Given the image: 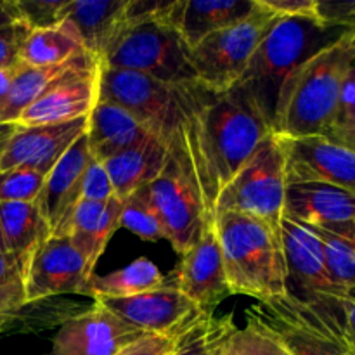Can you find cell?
I'll return each mask as SVG.
<instances>
[{
	"mask_svg": "<svg viewBox=\"0 0 355 355\" xmlns=\"http://www.w3.org/2000/svg\"><path fill=\"white\" fill-rule=\"evenodd\" d=\"M189 90L196 114L205 196L208 211L215 218L214 205L218 193L274 130L245 83L238 82L217 92L193 82Z\"/></svg>",
	"mask_w": 355,
	"mask_h": 355,
	"instance_id": "cell-1",
	"label": "cell"
},
{
	"mask_svg": "<svg viewBox=\"0 0 355 355\" xmlns=\"http://www.w3.org/2000/svg\"><path fill=\"white\" fill-rule=\"evenodd\" d=\"M354 55L355 31H350L304 62L281 89L274 134L288 139L329 137L343 76Z\"/></svg>",
	"mask_w": 355,
	"mask_h": 355,
	"instance_id": "cell-2",
	"label": "cell"
},
{
	"mask_svg": "<svg viewBox=\"0 0 355 355\" xmlns=\"http://www.w3.org/2000/svg\"><path fill=\"white\" fill-rule=\"evenodd\" d=\"M215 227L232 295L259 302L286 295L281 227L236 211L215 214Z\"/></svg>",
	"mask_w": 355,
	"mask_h": 355,
	"instance_id": "cell-3",
	"label": "cell"
},
{
	"mask_svg": "<svg viewBox=\"0 0 355 355\" xmlns=\"http://www.w3.org/2000/svg\"><path fill=\"white\" fill-rule=\"evenodd\" d=\"M350 31L354 30L329 26L312 16L281 17L263 38L239 82L252 90L272 130L284 82L304 62Z\"/></svg>",
	"mask_w": 355,
	"mask_h": 355,
	"instance_id": "cell-4",
	"label": "cell"
},
{
	"mask_svg": "<svg viewBox=\"0 0 355 355\" xmlns=\"http://www.w3.org/2000/svg\"><path fill=\"white\" fill-rule=\"evenodd\" d=\"M191 49L177 28L159 21L125 24L99 59V66L144 73L168 85L198 82Z\"/></svg>",
	"mask_w": 355,
	"mask_h": 355,
	"instance_id": "cell-5",
	"label": "cell"
},
{
	"mask_svg": "<svg viewBox=\"0 0 355 355\" xmlns=\"http://www.w3.org/2000/svg\"><path fill=\"white\" fill-rule=\"evenodd\" d=\"M286 194L284 153L276 134L263 139L255 155L225 184L214 205V215L236 211L281 227Z\"/></svg>",
	"mask_w": 355,
	"mask_h": 355,
	"instance_id": "cell-6",
	"label": "cell"
},
{
	"mask_svg": "<svg viewBox=\"0 0 355 355\" xmlns=\"http://www.w3.org/2000/svg\"><path fill=\"white\" fill-rule=\"evenodd\" d=\"M279 19L257 0V9L246 19L203 38L189 54L198 82L217 92L236 85L259 45Z\"/></svg>",
	"mask_w": 355,
	"mask_h": 355,
	"instance_id": "cell-7",
	"label": "cell"
},
{
	"mask_svg": "<svg viewBox=\"0 0 355 355\" xmlns=\"http://www.w3.org/2000/svg\"><path fill=\"white\" fill-rule=\"evenodd\" d=\"M245 318L279 340L291 355H352L319 322L307 304L288 293L252 305Z\"/></svg>",
	"mask_w": 355,
	"mask_h": 355,
	"instance_id": "cell-8",
	"label": "cell"
},
{
	"mask_svg": "<svg viewBox=\"0 0 355 355\" xmlns=\"http://www.w3.org/2000/svg\"><path fill=\"white\" fill-rule=\"evenodd\" d=\"M92 274L68 236H49L26 257L23 274L26 305L59 295H83Z\"/></svg>",
	"mask_w": 355,
	"mask_h": 355,
	"instance_id": "cell-9",
	"label": "cell"
},
{
	"mask_svg": "<svg viewBox=\"0 0 355 355\" xmlns=\"http://www.w3.org/2000/svg\"><path fill=\"white\" fill-rule=\"evenodd\" d=\"M97 103H111L165 137L173 104V85L139 71L99 66Z\"/></svg>",
	"mask_w": 355,
	"mask_h": 355,
	"instance_id": "cell-10",
	"label": "cell"
},
{
	"mask_svg": "<svg viewBox=\"0 0 355 355\" xmlns=\"http://www.w3.org/2000/svg\"><path fill=\"white\" fill-rule=\"evenodd\" d=\"M96 302L141 331L170 338H177L205 318L200 309L175 286H163L127 298H101Z\"/></svg>",
	"mask_w": 355,
	"mask_h": 355,
	"instance_id": "cell-11",
	"label": "cell"
},
{
	"mask_svg": "<svg viewBox=\"0 0 355 355\" xmlns=\"http://www.w3.org/2000/svg\"><path fill=\"white\" fill-rule=\"evenodd\" d=\"M286 184L322 182L355 193V151L328 137H281Z\"/></svg>",
	"mask_w": 355,
	"mask_h": 355,
	"instance_id": "cell-12",
	"label": "cell"
},
{
	"mask_svg": "<svg viewBox=\"0 0 355 355\" xmlns=\"http://www.w3.org/2000/svg\"><path fill=\"white\" fill-rule=\"evenodd\" d=\"M146 335L94 302L89 311L62 322L51 355H116Z\"/></svg>",
	"mask_w": 355,
	"mask_h": 355,
	"instance_id": "cell-13",
	"label": "cell"
},
{
	"mask_svg": "<svg viewBox=\"0 0 355 355\" xmlns=\"http://www.w3.org/2000/svg\"><path fill=\"white\" fill-rule=\"evenodd\" d=\"M180 257L175 288L200 309L205 318H214L218 305L232 295L215 222Z\"/></svg>",
	"mask_w": 355,
	"mask_h": 355,
	"instance_id": "cell-14",
	"label": "cell"
},
{
	"mask_svg": "<svg viewBox=\"0 0 355 355\" xmlns=\"http://www.w3.org/2000/svg\"><path fill=\"white\" fill-rule=\"evenodd\" d=\"M97 82L99 61L94 58L54 80L51 87L21 113L16 125L35 127L89 116L97 104Z\"/></svg>",
	"mask_w": 355,
	"mask_h": 355,
	"instance_id": "cell-15",
	"label": "cell"
},
{
	"mask_svg": "<svg viewBox=\"0 0 355 355\" xmlns=\"http://www.w3.org/2000/svg\"><path fill=\"white\" fill-rule=\"evenodd\" d=\"M90 162L92 155L85 132L73 142L71 148L45 177L44 187L35 203L51 231V236H68L69 222L82 201L83 180Z\"/></svg>",
	"mask_w": 355,
	"mask_h": 355,
	"instance_id": "cell-16",
	"label": "cell"
},
{
	"mask_svg": "<svg viewBox=\"0 0 355 355\" xmlns=\"http://www.w3.org/2000/svg\"><path fill=\"white\" fill-rule=\"evenodd\" d=\"M87 127L89 116L35 127L19 125L0 155V172L23 166L47 177L55 163L71 148L73 142L85 134Z\"/></svg>",
	"mask_w": 355,
	"mask_h": 355,
	"instance_id": "cell-17",
	"label": "cell"
},
{
	"mask_svg": "<svg viewBox=\"0 0 355 355\" xmlns=\"http://www.w3.org/2000/svg\"><path fill=\"white\" fill-rule=\"evenodd\" d=\"M281 248L286 266V293L300 302L321 295H340L326 270L321 241L291 218H281Z\"/></svg>",
	"mask_w": 355,
	"mask_h": 355,
	"instance_id": "cell-18",
	"label": "cell"
},
{
	"mask_svg": "<svg viewBox=\"0 0 355 355\" xmlns=\"http://www.w3.org/2000/svg\"><path fill=\"white\" fill-rule=\"evenodd\" d=\"M283 215L298 224L318 227L355 224V193L331 184L290 182Z\"/></svg>",
	"mask_w": 355,
	"mask_h": 355,
	"instance_id": "cell-19",
	"label": "cell"
},
{
	"mask_svg": "<svg viewBox=\"0 0 355 355\" xmlns=\"http://www.w3.org/2000/svg\"><path fill=\"white\" fill-rule=\"evenodd\" d=\"M153 137L162 135L151 132L130 113L111 103H97L89 114L87 141L90 155L97 162H106Z\"/></svg>",
	"mask_w": 355,
	"mask_h": 355,
	"instance_id": "cell-20",
	"label": "cell"
},
{
	"mask_svg": "<svg viewBox=\"0 0 355 355\" xmlns=\"http://www.w3.org/2000/svg\"><path fill=\"white\" fill-rule=\"evenodd\" d=\"M127 0H66L59 23L69 21L78 31L85 51L99 61L123 26Z\"/></svg>",
	"mask_w": 355,
	"mask_h": 355,
	"instance_id": "cell-21",
	"label": "cell"
},
{
	"mask_svg": "<svg viewBox=\"0 0 355 355\" xmlns=\"http://www.w3.org/2000/svg\"><path fill=\"white\" fill-rule=\"evenodd\" d=\"M121 201L116 196L110 201L82 200L69 222L68 238L87 260L90 269H96L99 257L106 250L111 236L121 227Z\"/></svg>",
	"mask_w": 355,
	"mask_h": 355,
	"instance_id": "cell-22",
	"label": "cell"
},
{
	"mask_svg": "<svg viewBox=\"0 0 355 355\" xmlns=\"http://www.w3.org/2000/svg\"><path fill=\"white\" fill-rule=\"evenodd\" d=\"M166 162V139L153 137L144 144L101 162L110 173L114 196L120 201L141 187L149 186L162 173Z\"/></svg>",
	"mask_w": 355,
	"mask_h": 355,
	"instance_id": "cell-23",
	"label": "cell"
},
{
	"mask_svg": "<svg viewBox=\"0 0 355 355\" xmlns=\"http://www.w3.org/2000/svg\"><path fill=\"white\" fill-rule=\"evenodd\" d=\"M257 9V0H186L180 35L193 49L208 35L246 19Z\"/></svg>",
	"mask_w": 355,
	"mask_h": 355,
	"instance_id": "cell-24",
	"label": "cell"
},
{
	"mask_svg": "<svg viewBox=\"0 0 355 355\" xmlns=\"http://www.w3.org/2000/svg\"><path fill=\"white\" fill-rule=\"evenodd\" d=\"M90 59H94V55L85 52V54L75 55V58L62 62V64L44 66V68H31V66L26 64H17L12 83H10L9 97H7L6 106H3L2 113H0V123H16L21 113L30 104H33L51 87L54 80H58L59 76L64 75L69 69L85 64Z\"/></svg>",
	"mask_w": 355,
	"mask_h": 355,
	"instance_id": "cell-25",
	"label": "cell"
},
{
	"mask_svg": "<svg viewBox=\"0 0 355 355\" xmlns=\"http://www.w3.org/2000/svg\"><path fill=\"white\" fill-rule=\"evenodd\" d=\"M166 286V279L158 267L146 257L134 260L123 269H118L114 272L92 277L87 283L83 295L92 297L94 302L101 298H127L134 295L146 293V291H155Z\"/></svg>",
	"mask_w": 355,
	"mask_h": 355,
	"instance_id": "cell-26",
	"label": "cell"
},
{
	"mask_svg": "<svg viewBox=\"0 0 355 355\" xmlns=\"http://www.w3.org/2000/svg\"><path fill=\"white\" fill-rule=\"evenodd\" d=\"M85 45L69 21H61L54 26L31 30L21 49V64L31 68L62 64L71 58L85 54Z\"/></svg>",
	"mask_w": 355,
	"mask_h": 355,
	"instance_id": "cell-27",
	"label": "cell"
},
{
	"mask_svg": "<svg viewBox=\"0 0 355 355\" xmlns=\"http://www.w3.org/2000/svg\"><path fill=\"white\" fill-rule=\"evenodd\" d=\"M321 241L326 270L340 295L355 288V224L318 227L302 224Z\"/></svg>",
	"mask_w": 355,
	"mask_h": 355,
	"instance_id": "cell-28",
	"label": "cell"
},
{
	"mask_svg": "<svg viewBox=\"0 0 355 355\" xmlns=\"http://www.w3.org/2000/svg\"><path fill=\"white\" fill-rule=\"evenodd\" d=\"M214 355H291L286 347L269 331L246 318L239 328L231 315L215 318Z\"/></svg>",
	"mask_w": 355,
	"mask_h": 355,
	"instance_id": "cell-29",
	"label": "cell"
},
{
	"mask_svg": "<svg viewBox=\"0 0 355 355\" xmlns=\"http://www.w3.org/2000/svg\"><path fill=\"white\" fill-rule=\"evenodd\" d=\"M0 229L7 252L28 255L40 241L51 236L37 203L2 201L0 203Z\"/></svg>",
	"mask_w": 355,
	"mask_h": 355,
	"instance_id": "cell-30",
	"label": "cell"
},
{
	"mask_svg": "<svg viewBox=\"0 0 355 355\" xmlns=\"http://www.w3.org/2000/svg\"><path fill=\"white\" fill-rule=\"evenodd\" d=\"M309 305L322 326L355 355V302L345 295H321Z\"/></svg>",
	"mask_w": 355,
	"mask_h": 355,
	"instance_id": "cell-31",
	"label": "cell"
},
{
	"mask_svg": "<svg viewBox=\"0 0 355 355\" xmlns=\"http://www.w3.org/2000/svg\"><path fill=\"white\" fill-rule=\"evenodd\" d=\"M120 225L144 241L155 243L165 239L162 220L153 203L149 186L141 187L121 201Z\"/></svg>",
	"mask_w": 355,
	"mask_h": 355,
	"instance_id": "cell-32",
	"label": "cell"
},
{
	"mask_svg": "<svg viewBox=\"0 0 355 355\" xmlns=\"http://www.w3.org/2000/svg\"><path fill=\"white\" fill-rule=\"evenodd\" d=\"M328 139L355 151V55L343 76L335 123Z\"/></svg>",
	"mask_w": 355,
	"mask_h": 355,
	"instance_id": "cell-33",
	"label": "cell"
},
{
	"mask_svg": "<svg viewBox=\"0 0 355 355\" xmlns=\"http://www.w3.org/2000/svg\"><path fill=\"white\" fill-rule=\"evenodd\" d=\"M44 182V173L23 166L0 172V203L2 201L33 203L37 201Z\"/></svg>",
	"mask_w": 355,
	"mask_h": 355,
	"instance_id": "cell-34",
	"label": "cell"
},
{
	"mask_svg": "<svg viewBox=\"0 0 355 355\" xmlns=\"http://www.w3.org/2000/svg\"><path fill=\"white\" fill-rule=\"evenodd\" d=\"M214 318H201L189 329L177 336L175 349L170 355H214Z\"/></svg>",
	"mask_w": 355,
	"mask_h": 355,
	"instance_id": "cell-35",
	"label": "cell"
},
{
	"mask_svg": "<svg viewBox=\"0 0 355 355\" xmlns=\"http://www.w3.org/2000/svg\"><path fill=\"white\" fill-rule=\"evenodd\" d=\"M66 0H16L23 23L31 30L54 26L59 23V10Z\"/></svg>",
	"mask_w": 355,
	"mask_h": 355,
	"instance_id": "cell-36",
	"label": "cell"
},
{
	"mask_svg": "<svg viewBox=\"0 0 355 355\" xmlns=\"http://www.w3.org/2000/svg\"><path fill=\"white\" fill-rule=\"evenodd\" d=\"M31 28L26 23L0 28V69L21 64L19 54Z\"/></svg>",
	"mask_w": 355,
	"mask_h": 355,
	"instance_id": "cell-37",
	"label": "cell"
},
{
	"mask_svg": "<svg viewBox=\"0 0 355 355\" xmlns=\"http://www.w3.org/2000/svg\"><path fill=\"white\" fill-rule=\"evenodd\" d=\"M111 198H114V189L110 173L104 168L103 163L92 158L89 168H87L85 180H83L82 200L104 203V201H110Z\"/></svg>",
	"mask_w": 355,
	"mask_h": 355,
	"instance_id": "cell-38",
	"label": "cell"
},
{
	"mask_svg": "<svg viewBox=\"0 0 355 355\" xmlns=\"http://www.w3.org/2000/svg\"><path fill=\"white\" fill-rule=\"evenodd\" d=\"M315 19L355 31V2H315Z\"/></svg>",
	"mask_w": 355,
	"mask_h": 355,
	"instance_id": "cell-39",
	"label": "cell"
},
{
	"mask_svg": "<svg viewBox=\"0 0 355 355\" xmlns=\"http://www.w3.org/2000/svg\"><path fill=\"white\" fill-rule=\"evenodd\" d=\"M24 305L26 298H24L23 277H17L12 283L0 286V331L17 318Z\"/></svg>",
	"mask_w": 355,
	"mask_h": 355,
	"instance_id": "cell-40",
	"label": "cell"
},
{
	"mask_svg": "<svg viewBox=\"0 0 355 355\" xmlns=\"http://www.w3.org/2000/svg\"><path fill=\"white\" fill-rule=\"evenodd\" d=\"M177 338L162 335H146L116 355H170L175 349Z\"/></svg>",
	"mask_w": 355,
	"mask_h": 355,
	"instance_id": "cell-41",
	"label": "cell"
},
{
	"mask_svg": "<svg viewBox=\"0 0 355 355\" xmlns=\"http://www.w3.org/2000/svg\"><path fill=\"white\" fill-rule=\"evenodd\" d=\"M259 2L279 17H315L318 0H259Z\"/></svg>",
	"mask_w": 355,
	"mask_h": 355,
	"instance_id": "cell-42",
	"label": "cell"
},
{
	"mask_svg": "<svg viewBox=\"0 0 355 355\" xmlns=\"http://www.w3.org/2000/svg\"><path fill=\"white\" fill-rule=\"evenodd\" d=\"M26 257L12 252L0 253V286H6L17 277H23Z\"/></svg>",
	"mask_w": 355,
	"mask_h": 355,
	"instance_id": "cell-43",
	"label": "cell"
},
{
	"mask_svg": "<svg viewBox=\"0 0 355 355\" xmlns=\"http://www.w3.org/2000/svg\"><path fill=\"white\" fill-rule=\"evenodd\" d=\"M23 23L16 0H0V28Z\"/></svg>",
	"mask_w": 355,
	"mask_h": 355,
	"instance_id": "cell-44",
	"label": "cell"
},
{
	"mask_svg": "<svg viewBox=\"0 0 355 355\" xmlns=\"http://www.w3.org/2000/svg\"><path fill=\"white\" fill-rule=\"evenodd\" d=\"M14 73H16V66L14 68H2L0 69V113H2L3 106L9 97L10 83H12Z\"/></svg>",
	"mask_w": 355,
	"mask_h": 355,
	"instance_id": "cell-45",
	"label": "cell"
},
{
	"mask_svg": "<svg viewBox=\"0 0 355 355\" xmlns=\"http://www.w3.org/2000/svg\"><path fill=\"white\" fill-rule=\"evenodd\" d=\"M17 127H19V125L16 123H0V155L3 153L6 146L9 144L10 137H12L14 132L17 130Z\"/></svg>",
	"mask_w": 355,
	"mask_h": 355,
	"instance_id": "cell-46",
	"label": "cell"
},
{
	"mask_svg": "<svg viewBox=\"0 0 355 355\" xmlns=\"http://www.w3.org/2000/svg\"><path fill=\"white\" fill-rule=\"evenodd\" d=\"M7 252L6 248V241H3V236H2V229H0V253Z\"/></svg>",
	"mask_w": 355,
	"mask_h": 355,
	"instance_id": "cell-47",
	"label": "cell"
},
{
	"mask_svg": "<svg viewBox=\"0 0 355 355\" xmlns=\"http://www.w3.org/2000/svg\"><path fill=\"white\" fill-rule=\"evenodd\" d=\"M345 297H347V298H350V300H354V302H355V288H352V290L347 291Z\"/></svg>",
	"mask_w": 355,
	"mask_h": 355,
	"instance_id": "cell-48",
	"label": "cell"
}]
</instances>
